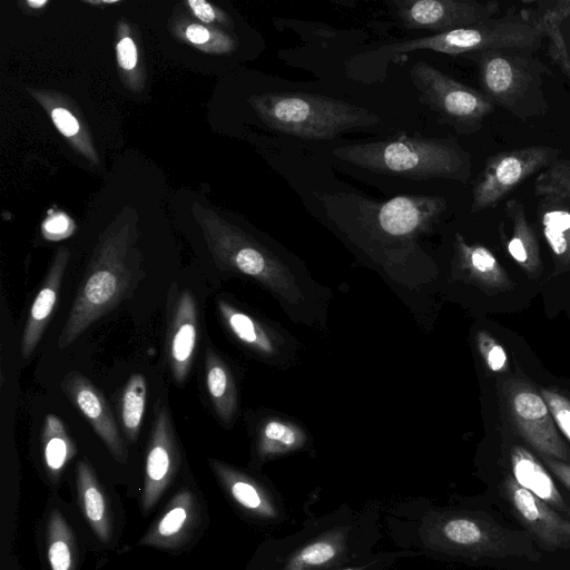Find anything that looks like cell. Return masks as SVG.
<instances>
[{
	"instance_id": "cell-28",
	"label": "cell",
	"mask_w": 570,
	"mask_h": 570,
	"mask_svg": "<svg viewBox=\"0 0 570 570\" xmlns=\"http://www.w3.org/2000/svg\"><path fill=\"white\" fill-rule=\"evenodd\" d=\"M217 306L226 326L238 340L257 350L272 351L268 337L249 315L236 309L223 299L217 302Z\"/></svg>"
},
{
	"instance_id": "cell-3",
	"label": "cell",
	"mask_w": 570,
	"mask_h": 570,
	"mask_svg": "<svg viewBox=\"0 0 570 570\" xmlns=\"http://www.w3.org/2000/svg\"><path fill=\"white\" fill-rule=\"evenodd\" d=\"M465 57L475 62L481 92L494 106L521 120L548 112L544 77L551 76L552 71L533 52L501 49Z\"/></svg>"
},
{
	"instance_id": "cell-38",
	"label": "cell",
	"mask_w": 570,
	"mask_h": 570,
	"mask_svg": "<svg viewBox=\"0 0 570 570\" xmlns=\"http://www.w3.org/2000/svg\"><path fill=\"white\" fill-rule=\"evenodd\" d=\"M188 4L190 6L195 16L202 21L212 22L215 20V11L208 2L204 0H189Z\"/></svg>"
},
{
	"instance_id": "cell-15",
	"label": "cell",
	"mask_w": 570,
	"mask_h": 570,
	"mask_svg": "<svg viewBox=\"0 0 570 570\" xmlns=\"http://www.w3.org/2000/svg\"><path fill=\"white\" fill-rule=\"evenodd\" d=\"M376 218L391 236L413 235L438 219L446 209L441 196L401 195L376 206Z\"/></svg>"
},
{
	"instance_id": "cell-41",
	"label": "cell",
	"mask_w": 570,
	"mask_h": 570,
	"mask_svg": "<svg viewBox=\"0 0 570 570\" xmlns=\"http://www.w3.org/2000/svg\"><path fill=\"white\" fill-rule=\"evenodd\" d=\"M46 3H47V0H39V1L29 0L28 1V4L30 7H32V8H39V7H41V6L46 4Z\"/></svg>"
},
{
	"instance_id": "cell-17",
	"label": "cell",
	"mask_w": 570,
	"mask_h": 570,
	"mask_svg": "<svg viewBox=\"0 0 570 570\" xmlns=\"http://www.w3.org/2000/svg\"><path fill=\"white\" fill-rule=\"evenodd\" d=\"M199 520L198 505L195 497L188 490L177 493L166 512L142 538L140 544L160 548L178 546L196 527Z\"/></svg>"
},
{
	"instance_id": "cell-9",
	"label": "cell",
	"mask_w": 570,
	"mask_h": 570,
	"mask_svg": "<svg viewBox=\"0 0 570 570\" xmlns=\"http://www.w3.org/2000/svg\"><path fill=\"white\" fill-rule=\"evenodd\" d=\"M392 9L406 29L431 30L435 33L470 27L493 18L500 11L497 1L474 0H402Z\"/></svg>"
},
{
	"instance_id": "cell-35",
	"label": "cell",
	"mask_w": 570,
	"mask_h": 570,
	"mask_svg": "<svg viewBox=\"0 0 570 570\" xmlns=\"http://www.w3.org/2000/svg\"><path fill=\"white\" fill-rule=\"evenodd\" d=\"M52 120L57 128L65 136H73L79 130V125L76 118L63 108H56L51 112Z\"/></svg>"
},
{
	"instance_id": "cell-18",
	"label": "cell",
	"mask_w": 570,
	"mask_h": 570,
	"mask_svg": "<svg viewBox=\"0 0 570 570\" xmlns=\"http://www.w3.org/2000/svg\"><path fill=\"white\" fill-rule=\"evenodd\" d=\"M445 538L458 546L480 553L501 557L508 554V533L497 524L472 518H454L443 527Z\"/></svg>"
},
{
	"instance_id": "cell-39",
	"label": "cell",
	"mask_w": 570,
	"mask_h": 570,
	"mask_svg": "<svg viewBox=\"0 0 570 570\" xmlns=\"http://www.w3.org/2000/svg\"><path fill=\"white\" fill-rule=\"evenodd\" d=\"M185 35L189 41L196 45L205 43L209 39V31L200 24H190Z\"/></svg>"
},
{
	"instance_id": "cell-8",
	"label": "cell",
	"mask_w": 570,
	"mask_h": 570,
	"mask_svg": "<svg viewBox=\"0 0 570 570\" xmlns=\"http://www.w3.org/2000/svg\"><path fill=\"white\" fill-rule=\"evenodd\" d=\"M209 236L212 253L222 269L240 272L283 294L291 289V275L283 264L243 233L219 227L210 229Z\"/></svg>"
},
{
	"instance_id": "cell-16",
	"label": "cell",
	"mask_w": 570,
	"mask_h": 570,
	"mask_svg": "<svg viewBox=\"0 0 570 570\" xmlns=\"http://www.w3.org/2000/svg\"><path fill=\"white\" fill-rule=\"evenodd\" d=\"M69 253L62 248L53 258L48 274L30 307L22 333L21 355L28 360L39 344L55 311Z\"/></svg>"
},
{
	"instance_id": "cell-5",
	"label": "cell",
	"mask_w": 570,
	"mask_h": 570,
	"mask_svg": "<svg viewBox=\"0 0 570 570\" xmlns=\"http://www.w3.org/2000/svg\"><path fill=\"white\" fill-rule=\"evenodd\" d=\"M544 38L537 13L521 11L493 17L470 27L410 39L403 43V50L410 52L428 49L454 56L501 49H521L535 53Z\"/></svg>"
},
{
	"instance_id": "cell-25",
	"label": "cell",
	"mask_w": 570,
	"mask_h": 570,
	"mask_svg": "<svg viewBox=\"0 0 570 570\" xmlns=\"http://www.w3.org/2000/svg\"><path fill=\"white\" fill-rule=\"evenodd\" d=\"M41 446L46 468L57 479L75 456L76 446L63 422L55 414H47L41 429Z\"/></svg>"
},
{
	"instance_id": "cell-36",
	"label": "cell",
	"mask_w": 570,
	"mask_h": 570,
	"mask_svg": "<svg viewBox=\"0 0 570 570\" xmlns=\"http://www.w3.org/2000/svg\"><path fill=\"white\" fill-rule=\"evenodd\" d=\"M117 58L121 68L132 69L137 62V50L130 38L121 39L117 45Z\"/></svg>"
},
{
	"instance_id": "cell-31",
	"label": "cell",
	"mask_w": 570,
	"mask_h": 570,
	"mask_svg": "<svg viewBox=\"0 0 570 570\" xmlns=\"http://www.w3.org/2000/svg\"><path fill=\"white\" fill-rule=\"evenodd\" d=\"M544 402L563 435L570 441V401L563 395L551 391L541 390Z\"/></svg>"
},
{
	"instance_id": "cell-24",
	"label": "cell",
	"mask_w": 570,
	"mask_h": 570,
	"mask_svg": "<svg viewBox=\"0 0 570 570\" xmlns=\"http://www.w3.org/2000/svg\"><path fill=\"white\" fill-rule=\"evenodd\" d=\"M206 386L219 419L229 423L236 411V390L232 373L212 350L206 353Z\"/></svg>"
},
{
	"instance_id": "cell-33",
	"label": "cell",
	"mask_w": 570,
	"mask_h": 570,
	"mask_svg": "<svg viewBox=\"0 0 570 570\" xmlns=\"http://www.w3.org/2000/svg\"><path fill=\"white\" fill-rule=\"evenodd\" d=\"M335 556V548L327 542H316L305 547L297 559L299 563L317 566L327 562Z\"/></svg>"
},
{
	"instance_id": "cell-11",
	"label": "cell",
	"mask_w": 570,
	"mask_h": 570,
	"mask_svg": "<svg viewBox=\"0 0 570 570\" xmlns=\"http://www.w3.org/2000/svg\"><path fill=\"white\" fill-rule=\"evenodd\" d=\"M510 404L519 431L537 451L560 461L569 459L568 448L558 434L542 396L527 385L517 386Z\"/></svg>"
},
{
	"instance_id": "cell-4",
	"label": "cell",
	"mask_w": 570,
	"mask_h": 570,
	"mask_svg": "<svg viewBox=\"0 0 570 570\" xmlns=\"http://www.w3.org/2000/svg\"><path fill=\"white\" fill-rule=\"evenodd\" d=\"M125 239L109 238L91 258L79 284L58 347L72 344L92 323L112 311L132 291L136 267L128 261Z\"/></svg>"
},
{
	"instance_id": "cell-14",
	"label": "cell",
	"mask_w": 570,
	"mask_h": 570,
	"mask_svg": "<svg viewBox=\"0 0 570 570\" xmlns=\"http://www.w3.org/2000/svg\"><path fill=\"white\" fill-rule=\"evenodd\" d=\"M198 338L197 304L183 291L170 311L166 335V355L174 380L184 383L190 372Z\"/></svg>"
},
{
	"instance_id": "cell-29",
	"label": "cell",
	"mask_w": 570,
	"mask_h": 570,
	"mask_svg": "<svg viewBox=\"0 0 570 570\" xmlns=\"http://www.w3.org/2000/svg\"><path fill=\"white\" fill-rule=\"evenodd\" d=\"M456 248L463 263L478 276L498 282L503 272L495 256L482 245H469L456 235Z\"/></svg>"
},
{
	"instance_id": "cell-12",
	"label": "cell",
	"mask_w": 570,
	"mask_h": 570,
	"mask_svg": "<svg viewBox=\"0 0 570 570\" xmlns=\"http://www.w3.org/2000/svg\"><path fill=\"white\" fill-rule=\"evenodd\" d=\"M60 385L68 400L87 417L112 456L125 463L128 458L126 444L108 402L98 387L78 371L68 372Z\"/></svg>"
},
{
	"instance_id": "cell-32",
	"label": "cell",
	"mask_w": 570,
	"mask_h": 570,
	"mask_svg": "<svg viewBox=\"0 0 570 570\" xmlns=\"http://www.w3.org/2000/svg\"><path fill=\"white\" fill-rule=\"evenodd\" d=\"M479 348L489 368L493 372L504 371L507 367V354L504 348L487 333L478 335Z\"/></svg>"
},
{
	"instance_id": "cell-21",
	"label": "cell",
	"mask_w": 570,
	"mask_h": 570,
	"mask_svg": "<svg viewBox=\"0 0 570 570\" xmlns=\"http://www.w3.org/2000/svg\"><path fill=\"white\" fill-rule=\"evenodd\" d=\"M511 469L514 481L551 508L570 514L550 474L528 450L515 446L511 452Z\"/></svg>"
},
{
	"instance_id": "cell-23",
	"label": "cell",
	"mask_w": 570,
	"mask_h": 570,
	"mask_svg": "<svg viewBox=\"0 0 570 570\" xmlns=\"http://www.w3.org/2000/svg\"><path fill=\"white\" fill-rule=\"evenodd\" d=\"M77 492L80 508L97 537L106 542L111 527L104 492L86 461L77 463Z\"/></svg>"
},
{
	"instance_id": "cell-10",
	"label": "cell",
	"mask_w": 570,
	"mask_h": 570,
	"mask_svg": "<svg viewBox=\"0 0 570 570\" xmlns=\"http://www.w3.org/2000/svg\"><path fill=\"white\" fill-rule=\"evenodd\" d=\"M180 462V453L167 406L157 400L150 429L141 503L150 510L171 482Z\"/></svg>"
},
{
	"instance_id": "cell-1",
	"label": "cell",
	"mask_w": 570,
	"mask_h": 570,
	"mask_svg": "<svg viewBox=\"0 0 570 570\" xmlns=\"http://www.w3.org/2000/svg\"><path fill=\"white\" fill-rule=\"evenodd\" d=\"M333 155L354 166L414 180L432 178L468 183L472 158L453 138H399L338 146Z\"/></svg>"
},
{
	"instance_id": "cell-37",
	"label": "cell",
	"mask_w": 570,
	"mask_h": 570,
	"mask_svg": "<svg viewBox=\"0 0 570 570\" xmlns=\"http://www.w3.org/2000/svg\"><path fill=\"white\" fill-rule=\"evenodd\" d=\"M543 461L553 474L570 490V464L547 455H543Z\"/></svg>"
},
{
	"instance_id": "cell-20",
	"label": "cell",
	"mask_w": 570,
	"mask_h": 570,
	"mask_svg": "<svg viewBox=\"0 0 570 570\" xmlns=\"http://www.w3.org/2000/svg\"><path fill=\"white\" fill-rule=\"evenodd\" d=\"M551 60L570 80V0L537 2Z\"/></svg>"
},
{
	"instance_id": "cell-2",
	"label": "cell",
	"mask_w": 570,
	"mask_h": 570,
	"mask_svg": "<svg viewBox=\"0 0 570 570\" xmlns=\"http://www.w3.org/2000/svg\"><path fill=\"white\" fill-rule=\"evenodd\" d=\"M252 105L271 128L305 139H331L381 122L365 108L317 94L269 92L253 97Z\"/></svg>"
},
{
	"instance_id": "cell-22",
	"label": "cell",
	"mask_w": 570,
	"mask_h": 570,
	"mask_svg": "<svg viewBox=\"0 0 570 570\" xmlns=\"http://www.w3.org/2000/svg\"><path fill=\"white\" fill-rule=\"evenodd\" d=\"M503 213L504 223L511 230L505 242L509 255L524 268H535L539 264L538 242L533 227L527 218L524 205L517 199H509Z\"/></svg>"
},
{
	"instance_id": "cell-26",
	"label": "cell",
	"mask_w": 570,
	"mask_h": 570,
	"mask_svg": "<svg viewBox=\"0 0 570 570\" xmlns=\"http://www.w3.org/2000/svg\"><path fill=\"white\" fill-rule=\"evenodd\" d=\"M147 385L145 376L134 373L127 381L120 399V420L126 438L135 442L145 413Z\"/></svg>"
},
{
	"instance_id": "cell-30",
	"label": "cell",
	"mask_w": 570,
	"mask_h": 570,
	"mask_svg": "<svg viewBox=\"0 0 570 570\" xmlns=\"http://www.w3.org/2000/svg\"><path fill=\"white\" fill-rule=\"evenodd\" d=\"M534 189L538 196L558 195L570 199V157L559 158L542 170Z\"/></svg>"
},
{
	"instance_id": "cell-19",
	"label": "cell",
	"mask_w": 570,
	"mask_h": 570,
	"mask_svg": "<svg viewBox=\"0 0 570 570\" xmlns=\"http://www.w3.org/2000/svg\"><path fill=\"white\" fill-rule=\"evenodd\" d=\"M537 216L554 257L561 264H570V199L558 195L539 196Z\"/></svg>"
},
{
	"instance_id": "cell-34",
	"label": "cell",
	"mask_w": 570,
	"mask_h": 570,
	"mask_svg": "<svg viewBox=\"0 0 570 570\" xmlns=\"http://www.w3.org/2000/svg\"><path fill=\"white\" fill-rule=\"evenodd\" d=\"M264 436L269 442H278L284 445H292L296 442L295 432L287 425L272 421L264 428Z\"/></svg>"
},
{
	"instance_id": "cell-13",
	"label": "cell",
	"mask_w": 570,
	"mask_h": 570,
	"mask_svg": "<svg viewBox=\"0 0 570 570\" xmlns=\"http://www.w3.org/2000/svg\"><path fill=\"white\" fill-rule=\"evenodd\" d=\"M509 501L520 522L547 549H570V520L520 487L513 478L505 483Z\"/></svg>"
},
{
	"instance_id": "cell-40",
	"label": "cell",
	"mask_w": 570,
	"mask_h": 570,
	"mask_svg": "<svg viewBox=\"0 0 570 570\" xmlns=\"http://www.w3.org/2000/svg\"><path fill=\"white\" fill-rule=\"evenodd\" d=\"M46 230L50 234H61L66 232L68 222L63 216H56L47 220Z\"/></svg>"
},
{
	"instance_id": "cell-27",
	"label": "cell",
	"mask_w": 570,
	"mask_h": 570,
	"mask_svg": "<svg viewBox=\"0 0 570 570\" xmlns=\"http://www.w3.org/2000/svg\"><path fill=\"white\" fill-rule=\"evenodd\" d=\"M48 559L51 570H75L73 537L57 510L48 520Z\"/></svg>"
},
{
	"instance_id": "cell-6",
	"label": "cell",
	"mask_w": 570,
	"mask_h": 570,
	"mask_svg": "<svg viewBox=\"0 0 570 570\" xmlns=\"http://www.w3.org/2000/svg\"><path fill=\"white\" fill-rule=\"evenodd\" d=\"M410 75L421 100L460 132H476L494 110L495 106L481 91L424 61L413 65Z\"/></svg>"
},
{
	"instance_id": "cell-7",
	"label": "cell",
	"mask_w": 570,
	"mask_h": 570,
	"mask_svg": "<svg viewBox=\"0 0 570 570\" xmlns=\"http://www.w3.org/2000/svg\"><path fill=\"white\" fill-rule=\"evenodd\" d=\"M560 153L556 147L535 145L488 157L473 185L471 213L495 207L519 185L558 160Z\"/></svg>"
}]
</instances>
